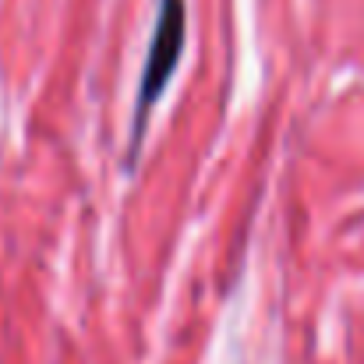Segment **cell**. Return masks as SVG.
<instances>
[{
    "mask_svg": "<svg viewBox=\"0 0 364 364\" xmlns=\"http://www.w3.org/2000/svg\"><path fill=\"white\" fill-rule=\"evenodd\" d=\"M184 28H188V7L184 0H163L159 4V18H156V32H152V46H149V60H145V75H141V92H138V131L145 121V110L159 100V92L166 89V78L177 68L181 46H184Z\"/></svg>",
    "mask_w": 364,
    "mask_h": 364,
    "instance_id": "6da1fadb",
    "label": "cell"
}]
</instances>
